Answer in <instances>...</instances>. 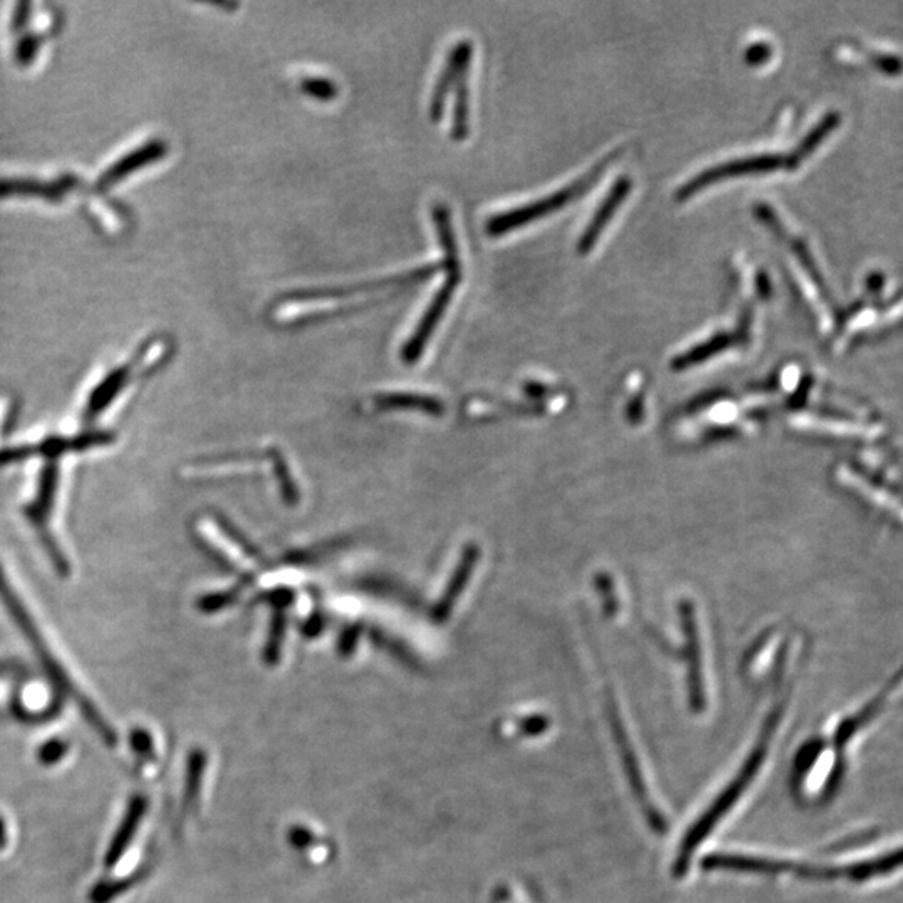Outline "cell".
<instances>
[{"label":"cell","mask_w":903,"mask_h":903,"mask_svg":"<svg viewBox=\"0 0 903 903\" xmlns=\"http://www.w3.org/2000/svg\"><path fill=\"white\" fill-rule=\"evenodd\" d=\"M616 156H618V152H613V155L601 159L599 163L591 168V171H587L584 176L579 178L574 183L568 184V186L562 187V190L556 191L552 195L546 196V198L537 199V202L529 203V205L519 206V208L508 209V212L498 213V215L492 216V218L485 222V231H488L489 237H502V235L517 230V228L527 225V222L537 221V219L544 218V216L551 215V213L559 212V209L564 208V206L571 205L579 196L586 195L587 191L601 180L604 171L615 161Z\"/></svg>","instance_id":"cell-3"},{"label":"cell","mask_w":903,"mask_h":903,"mask_svg":"<svg viewBox=\"0 0 903 903\" xmlns=\"http://www.w3.org/2000/svg\"><path fill=\"white\" fill-rule=\"evenodd\" d=\"M473 555H476L473 549H470V551L467 552L466 559H464L462 565H460L459 572H457L456 579H454V583H452V587L448 590L447 596H445V599L442 601V609H447L448 604H452L454 597L459 594L460 587H462L464 583H466L467 574H469L470 568H472Z\"/></svg>","instance_id":"cell-13"},{"label":"cell","mask_w":903,"mask_h":903,"mask_svg":"<svg viewBox=\"0 0 903 903\" xmlns=\"http://www.w3.org/2000/svg\"><path fill=\"white\" fill-rule=\"evenodd\" d=\"M300 89L305 94L321 103H329L339 95V85L332 79L320 78V76H307L301 79Z\"/></svg>","instance_id":"cell-12"},{"label":"cell","mask_w":903,"mask_h":903,"mask_svg":"<svg viewBox=\"0 0 903 903\" xmlns=\"http://www.w3.org/2000/svg\"><path fill=\"white\" fill-rule=\"evenodd\" d=\"M798 164L793 155H780V152H763V155L746 156V158L733 159L728 163L717 164L708 168L702 173L696 174L691 180L686 181L676 191V198L679 202L696 195L698 191L705 190L709 184L718 181L733 180V178L753 176V174L773 173L778 170H797Z\"/></svg>","instance_id":"cell-4"},{"label":"cell","mask_w":903,"mask_h":903,"mask_svg":"<svg viewBox=\"0 0 903 903\" xmlns=\"http://www.w3.org/2000/svg\"><path fill=\"white\" fill-rule=\"evenodd\" d=\"M472 43L469 39L460 41L456 47L448 54L445 60L444 69L435 82L434 94L431 101V119L432 123H438L444 114L445 100H447L448 91L456 84L457 78L464 69L469 68L470 59H472Z\"/></svg>","instance_id":"cell-8"},{"label":"cell","mask_w":903,"mask_h":903,"mask_svg":"<svg viewBox=\"0 0 903 903\" xmlns=\"http://www.w3.org/2000/svg\"><path fill=\"white\" fill-rule=\"evenodd\" d=\"M631 187L632 181L631 178L628 176L619 178V180L613 184L609 193L604 196L603 202H601V205L597 206L593 218H591V221L587 222L586 230H584V233L581 235V238H579V254H583L584 256V254H587L591 250H593L594 244L597 243L601 235H603L607 222L613 219V216H615V213L618 212L619 206H621L622 203H625V199L628 198L629 193H631Z\"/></svg>","instance_id":"cell-7"},{"label":"cell","mask_w":903,"mask_h":903,"mask_svg":"<svg viewBox=\"0 0 903 903\" xmlns=\"http://www.w3.org/2000/svg\"><path fill=\"white\" fill-rule=\"evenodd\" d=\"M432 219H434L435 230H437L438 241L444 250V265L447 272L444 285L441 286L431 305L425 310L424 317L419 321V325L413 330V335L403 345L402 358L405 364H415L424 353L425 345L431 340L432 332L438 325V321L444 317L445 310L450 305L452 297L456 294L457 286L462 282V265H460L459 247H457L456 233L452 226L450 209L437 203L432 206Z\"/></svg>","instance_id":"cell-2"},{"label":"cell","mask_w":903,"mask_h":903,"mask_svg":"<svg viewBox=\"0 0 903 903\" xmlns=\"http://www.w3.org/2000/svg\"><path fill=\"white\" fill-rule=\"evenodd\" d=\"M66 753H68V745H66L62 740H50L41 748L39 759L44 765H54V763L59 762Z\"/></svg>","instance_id":"cell-14"},{"label":"cell","mask_w":903,"mask_h":903,"mask_svg":"<svg viewBox=\"0 0 903 903\" xmlns=\"http://www.w3.org/2000/svg\"><path fill=\"white\" fill-rule=\"evenodd\" d=\"M456 104L452 116L450 136L454 141H466L469 136V68L456 81Z\"/></svg>","instance_id":"cell-10"},{"label":"cell","mask_w":903,"mask_h":903,"mask_svg":"<svg viewBox=\"0 0 903 903\" xmlns=\"http://www.w3.org/2000/svg\"><path fill=\"white\" fill-rule=\"evenodd\" d=\"M384 405H392V407H422V409L435 410L437 409V403L432 402V400L422 399V397H413V396H390L385 397L381 399Z\"/></svg>","instance_id":"cell-15"},{"label":"cell","mask_w":903,"mask_h":903,"mask_svg":"<svg viewBox=\"0 0 903 903\" xmlns=\"http://www.w3.org/2000/svg\"><path fill=\"white\" fill-rule=\"evenodd\" d=\"M756 285H758L759 297L768 298L769 294H771V283H769V278L765 273H759L758 278H756Z\"/></svg>","instance_id":"cell-19"},{"label":"cell","mask_w":903,"mask_h":903,"mask_svg":"<svg viewBox=\"0 0 903 903\" xmlns=\"http://www.w3.org/2000/svg\"><path fill=\"white\" fill-rule=\"evenodd\" d=\"M771 56V47L768 44H753L748 50H746V60L752 66H759V64L766 62Z\"/></svg>","instance_id":"cell-16"},{"label":"cell","mask_w":903,"mask_h":903,"mask_svg":"<svg viewBox=\"0 0 903 903\" xmlns=\"http://www.w3.org/2000/svg\"><path fill=\"white\" fill-rule=\"evenodd\" d=\"M442 268H444V265H442L441 262L434 263V265L422 266V268L413 270V272L402 273V275L372 279V282L355 283V285L295 289V292H289V294L279 297L278 304H288V301L333 300V298L350 297V295L358 294V292L384 288V286L397 285V283L422 282V279L431 278L432 275L441 272Z\"/></svg>","instance_id":"cell-5"},{"label":"cell","mask_w":903,"mask_h":903,"mask_svg":"<svg viewBox=\"0 0 903 903\" xmlns=\"http://www.w3.org/2000/svg\"><path fill=\"white\" fill-rule=\"evenodd\" d=\"M841 113L832 111V113L825 114V116L813 126L812 132L804 136L800 145L791 151L798 167L803 163L804 159L810 158V155H813V151L828 138L830 133L835 132L836 127L841 126Z\"/></svg>","instance_id":"cell-11"},{"label":"cell","mask_w":903,"mask_h":903,"mask_svg":"<svg viewBox=\"0 0 903 903\" xmlns=\"http://www.w3.org/2000/svg\"><path fill=\"white\" fill-rule=\"evenodd\" d=\"M146 810H148V800H146L145 797H136L135 800L132 801V804H129L126 816H124L119 830H117L113 842H111L110 850H107L106 861H104L107 868L114 867V865L121 860V857H123L129 844H132L139 823L145 819Z\"/></svg>","instance_id":"cell-9"},{"label":"cell","mask_w":903,"mask_h":903,"mask_svg":"<svg viewBox=\"0 0 903 903\" xmlns=\"http://www.w3.org/2000/svg\"><path fill=\"white\" fill-rule=\"evenodd\" d=\"M12 670H15V667H12L11 664L0 663V676H5V674L11 673Z\"/></svg>","instance_id":"cell-21"},{"label":"cell","mask_w":903,"mask_h":903,"mask_svg":"<svg viewBox=\"0 0 903 903\" xmlns=\"http://www.w3.org/2000/svg\"><path fill=\"white\" fill-rule=\"evenodd\" d=\"M876 62L879 64V68L882 69L883 72H887V75H899V57L879 56L877 57Z\"/></svg>","instance_id":"cell-18"},{"label":"cell","mask_w":903,"mask_h":903,"mask_svg":"<svg viewBox=\"0 0 903 903\" xmlns=\"http://www.w3.org/2000/svg\"><path fill=\"white\" fill-rule=\"evenodd\" d=\"M752 320L753 310L748 305L745 311H743V317H741L740 323H738L733 332L718 333V335L706 340L705 343L693 346L688 352L682 353L679 357L674 358L673 368L683 370V368L693 367V365L701 364L706 358L713 357V355H718V353L724 352V350L731 348V346L743 345V343L748 342Z\"/></svg>","instance_id":"cell-6"},{"label":"cell","mask_w":903,"mask_h":903,"mask_svg":"<svg viewBox=\"0 0 903 903\" xmlns=\"http://www.w3.org/2000/svg\"><path fill=\"white\" fill-rule=\"evenodd\" d=\"M5 835H8V833H5L4 822L0 820V847H4L5 845Z\"/></svg>","instance_id":"cell-20"},{"label":"cell","mask_w":903,"mask_h":903,"mask_svg":"<svg viewBox=\"0 0 903 903\" xmlns=\"http://www.w3.org/2000/svg\"><path fill=\"white\" fill-rule=\"evenodd\" d=\"M132 743L133 748L138 753H149L152 750L151 734L145 730L133 731Z\"/></svg>","instance_id":"cell-17"},{"label":"cell","mask_w":903,"mask_h":903,"mask_svg":"<svg viewBox=\"0 0 903 903\" xmlns=\"http://www.w3.org/2000/svg\"><path fill=\"white\" fill-rule=\"evenodd\" d=\"M0 601H2V604H4L5 607H8L15 625L21 628V631L24 632L27 641L31 642L32 650L36 651L41 663H43V666L46 667L49 676L53 677L54 685H57V688H59L60 691L66 693V695H69L71 698L76 699V702H78L79 708H81L85 720H88L89 724H91V727L101 734V738L106 741L107 745H116V731H113V728L107 724V721L104 720L103 715H101L100 711H98V708L89 701L88 696L82 695V693L76 688V685L71 682L69 674L64 671L62 664H60L59 660L54 656L49 644L44 641L43 635H41L36 621H32L31 615H28V610L25 609L24 603L19 599L14 587H12L11 583H9L8 579H5L2 568H0Z\"/></svg>","instance_id":"cell-1"}]
</instances>
